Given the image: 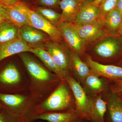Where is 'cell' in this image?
I'll return each instance as SVG.
<instances>
[{"instance_id":"cell-1","label":"cell","mask_w":122,"mask_h":122,"mask_svg":"<svg viewBox=\"0 0 122 122\" xmlns=\"http://www.w3.org/2000/svg\"><path fill=\"white\" fill-rule=\"evenodd\" d=\"M18 55L26 70L29 91L34 98L41 103L47 98L63 80L26 52Z\"/></svg>"},{"instance_id":"cell-2","label":"cell","mask_w":122,"mask_h":122,"mask_svg":"<svg viewBox=\"0 0 122 122\" xmlns=\"http://www.w3.org/2000/svg\"><path fill=\"white\" fill-rule=\"evenodd\" d=\"M0 103L2 109L20 122H32L39 114V103L29 91L19 94L0 93Z\"/></svg>"},{"instance_id":"cell-3","label":"cell","mask_w":122,"mask_h":122,"mask_svg":"<svg viewBox=\"0 0 122 122\" xmlns=\"http://www.w3.org/2000/svg\"><path fill=\"white\" fill-rule=\"evenodd\" d=\"M29 91V83L25 69H22L13 61L0 68V93H21Z\"/></svg>"},{"instance_id":"cell-4","label":"cell","mask_w":122,"mask_h":122,"mask_svg":"<svg viewBox=\"0 0 122 122\" xmlns=\"http://www.w3.org/2000/svg\"><path fill=\"white\" fill-rule=\"evenodd\" d=\"M70 89L66 80H62L47 98L39 103V114L72 110V99Z\"/></svg>"},{"instance_id":"cell-5","label":"cell","mask_w":122,"mask_h":122,"mask_svg":"<svg viewBox=\"0 0 122 122\" xmlns=\"http://www.w3.org/2000/svg\"><path fill=\"white\" fill-rule=\"evenodd\" d=\"M94 53L104 59H112L122 54V36L109 34L95 42Z\"/></svg>"},{"instance_id":"cell-6","label":"cell","mask_w":122,"mask_h":122,"mask_svg":"<svg viewBox=\"0 0 122 122\" xmlns=\"http://www.w3.org/2000/svg\"><path fill=\"white\" fill-rule=\"evenodd\" d=\"M20 4L28 16L29 25L48 34L53 41L62 42L63 38L58 28L43 17L37 11L32 9L25 2Z\"/></svg>"},{"instance_id":"cell-7","label":"cell","mask_w":122,"mask_h":122,"mask_svg":"<svg viewBox=\"0 0 122 122\" xmlns=\"http://www.w3.org/2000/svg\"><path fill=\"white\" fill-rule=\"evenodd\" d=\"M79 36L87 44L96 42L110 34L105 29L103 17L89 24L77 25L73 23Z\"/></svg>"},{"instance_id":"cell-8","label":"cell","mask_w":122,"mask_h":122,"mask_svg":"<svg viewBox=\"0 0 122 122\" xmlns=\"http://www.w3.org/2000/svg\"><path fill=\"white\" fill-rule=\"evenodd\" d=\"M65 80L74 96L76 103V111L82 118L91 121L90 101L83 88L70 74L66 76Z\"/></svg>"},{"instance_id":"cell-9","label":"cell","mask_w":122,"mask_h":122,"mask_svg":"<svg viewBox=\"0 0 122 122\" xmlns=\"http://www.w3.org/2000/svg\"><path fill=\"white\" fill-rule=\"evenodd\" d=\"M45 50L50 55L57 66L66 74H69L72 53L61 44V42L51 39L46 44Z\"/></svg>"},{"instance_id":"cell-10","label":"cell","mask_w":122,"mask_h":122,"mask_svg":"<svg viewBox=\"0 0 122 122\" xmlns=\"http://www.w3.org/2000/svg\"><path fill=\"white\" fill-rule=\"evenodd\" d=\"M19 37L30 48L44 49L47 43L52 39L46 33L28 25L19 28Z\"/></svg>"},{"instance_id":"cell-11","label":"cell","mask_w":122,"mask_h":122,"mask_svg":"<svg viewBox=\"0 0 122 122\" xmlns=\"http://www.w3.org/2000/svg\"><path fill=\"white\" fill-rule=\"evenodd\" d=\"M56 27L68 47L77 54H81L87 44L76 32L73 23L62 22Z\"/></svg>"},{"instance_id":"cell-12","label":"cell","mask_w":122,"mask_h":122,"mask_svg":"<svg viewBox=\"0 0 122 122\" xmlns=\"http://www.w3.org/2000/svg\"><path fill=\"white\" fill-rule=\"evenodd\" d=\"M86 62L93 73L113 80L122 79V67L113 65H105L93 61L90 57H87Z\"/></svg>"},{"instance_id":"cell-13","label":"cell","mask_w":122,"mask_h":122,"mask_svg":"<svg viewBox=\"0 0 122 122\" xmlns=\"http://www.w3.org/2000/svg\"><path fill=\"white\" fill-rule=\"evenodd\" d=\"M30 48L20 37L0 45V63L6 58L21 53L30 52Z\"/></svg>"},{"instance_id":"cell-14","label":"cell","mask_w":122,"mask_h":122,"mask_svg":"<svg viewBox=\"0 0 122 122\" xmlns=\"http://www.w3.org/2000/svg\"><path fill=\"white\" fill-rule=\"evenodd\" d=\"M101 17L99 6L89 2H85L82 4L76 20L72 23L77 25H85L93 22Z\"/></svg>"},{"instance_id":"cell-15","label":"cell","mask_w":122,"mask_h":122,"mask_svg":"<svg viewBox=\"0 0 122 122\" xmlns=\"http://www.w3.org/2000/svg\"><path fill=\"white\" fill-rule=\"evenodd\" d=\"M81 5V2L77 0H61L60 7L62 12L61 19L57 25L62 22L74 23L77 18Z\"/></svg>"},{"instance_id":"cell-16","label":"cell","mask_w":122,"mask_h":122,"mask_svg":"<svg viewBox=\"0 0 122 122\" xmlns=\"http://www.w3.org/2000/svg\"><path fill=\"white\" fill-rule=\"evenodd\" d=\"M30 52L33 54L38 57L46 68L51 72L56 75L62 80H65L66 77L68 74L62 71L57 66L50 55L46 50L40 48H30Z\"/></svg>"},{"instance_id":"cell-17","label":"cell","mask_w":122,"mask_h":122,"mask_svg":"<svg viewBox=\"0 0 122 122\" xmlns=\"http://www.w3.org/2000/svg\"><path fill=\"white\" fill-rule=\"evenodd\" d=\"M21 1V0H20ZM20 2L15 5L7 6V20L18 28L29 25L28 19Z\"/></svg>"},{"instance_id":"cell-18","label":"cell","mask_w":122,"mask_h":122,"mask_svg":"<svg viewBox=\"0 0 122 122\" xmlns=\"http://www.w3.org/2000/svg\"><path fill=\"white\" fill-rule=\"evenodd\" d=\"M80 118L77 112L72 110L39 114L36 117L35 120H46L48 122H70Z\"/></svg>"},{"instance_id":"cell-19","label":"cell","mask_w":122,"mask_h":122,"mask_svg":"<svg viewBox=\"0 0 122 122\" xmlns=\"http://www.w3.org/2000/svg\"><path fill=\"white\" fill-rule=\"evenodd\" d=\"M103 19L104 26L109 33L119 34L122 25V13L117 8L109 12Z\"/></svg>"},{"instance_id":"cell-20","label":"cell","mask_w":122,"mask_h":122,"mask_svg":"<svg viewBox=\"0 0 122 122\" xmlns=\"http://www.w3.org/2000/svg\"><path fill=\"white\" fill-rule=\"evenodd\" d=\"M89 101L91 122H105L104 118L107 109L106 103L101 96Z\"/></svg>"},{"instance_id":"cell-21","label":"cell","mask_w":122,"mask_h":122,"mask_svg":"<svg viewBox=\"0 0 122 122\" xmlns=\"http://www.w3.org/2000/svg\"><path fill=\"white\" fill-rule=\"evenodd\" d=\"M107 109L109 122H122V103L114 94L108 99Z\"/></svg>"},{"instance_id":"cell-22","label":"cell","mask_w":122,"mask_h":122,"mask_svg":"<svg viewBox=\"0 0 122 122\" xmlns=\"http://www.w3.org/2000/svg\"><path fill=\"white\" fill-rule=\"evenodd\" d=\"M71 69L73 70L79 78L83 81L92 72L87 64L82 61L78 55L74 52L71 54Z\"/></svg>"},{"instance_id":"cell-23","label":"cell","mask_w":122,"mask_h":122,"mask_svg":"<svg viewBox=\"0 0 122 122\" xmlns=\"http://www.w3.org/2000/svg\"><path fill=\"white\" fill-rule=\"evenodd\" d=\"M19 37V28L8 21L0 24V45Z\"/></svg>"},{"instance_id":"cell-24","label":"cell","mask_w":122,"mask_h":122,"mask_svg":"<svg viewBox=\"0 0 122 122\" xmlns=\"http://www.w3.org/2000/svg\"><path fill=\"white\" fill-rule=\"evenodd\" d=\"M34 10L55 26H57L59 24L61 18V13L52 9L43 7H36Z\"/></svg>"},{"instance_id":"cell-25","label":"cell","mask_w":122,"mask_h":122,"mask_svg":"<svg viewBox=\"0 0 122 122\" xmlns=\"http://www.w3.org/2000/svg\"><path fill=\"white\" fill-rule=\"evenodd\" d=\"M98 76L92 72L85 79V83L87 87L90 89L96 92L101 91L104 87L102 81Z\"/></svg>"},{"instance_id":"cell-26","label":"cell","mask_w":122,"mask_h":122,"mask_svg":"<svg viewBox=\"0 0 122 122\" xmlns=\"http://www.w3.org/2000/svg\"><path fill=\"white\" fill-rule=\"evenodd\" d=\"M118 0H104L99 7L102 17H104L109 12L116 8Z\"/></svg>"},{"instance_id":"cell-27","label":"cell","mask_w":122,"mask_h":122,"mask_svg":"<svg viewBox=\"0 0 122 122\" xmlns=\"http://www.w3.org/2000/svg\"><path fill=\"white\" fill-rule=\"evenodd\" d=\"M61 0H37L38 4L43 7L57 8L60 7Z\"/></svg>"},{"instance_id":"cell-28","label":"cell","mask_w":122,"mask_h":122,"mask_svg":"<svg viewBox=\"0 0 122 122\" xmlns=\"http://www.w3.org/2000/svg\"><path fill=\"white\" fill-rule=\"evenodd\" d=\"M0 122H20L3 109L0 110Z\"/></svg>"},{"instance_id":"cell-29","label":"cell","mask_w":122,"mask_h":122,"mask_svg":"<svg viewBox=\"0 0 122 122\" xmlns=\"http://www.w3.org/2000/svg\"><path fill=\"white\" fill-rule=\"evenodd\" d=\"M8 21L7 16V6L0 3V24Z\"/></svg>"},{"instance_id":"cell-30","label":"cell","mask_w":122,"mask_h":122,"mask_svg":"<svg viewBox=\"0 0 122 122\" xmlns=\"http://www.w3.org/2000/svg\"><path fill=\"white\" fill-rule=\"evenodd\" d=\"M114 93H122V79L117 81V82L113 87Z\"/></svg>"},{"instance_id":"cell-31","label":"cell","mask_w":122,"mask_h":122,"mask_svg":"<svg viewBox=\"0 0 122 122\" xmlns=\"http://www.w3.org/2000/svg\"><path fill=\"white\" fill-rule=\"evenodd\" d=\"M20 0H0V3L6 6L15 5L19 4Z\"/></svg>"},{"instance_id":"cell-32","label":"cell","mask_w":122,"mask_h":122,"mask_svg":"<svg viewBox=\"0 0 122 122\" xmlns=\"http://www.w3.org/2000/svg\"><path fill=\"white\" fill-rule=\"evenodd\" d=\"M103 0H92L89 3H91L97 6H99Z\"/></svg>"},{"instance_id":"cell-33","label":"cell","mask_w":122,"mask_h":122,"mask_svg":"<svg viewBox=\"0 0 122 122\" xmlns=\"http://www.w3.org/2000/svg\"><path fill=\"white\" fill-rule=\"evenodd\" d=\"M116 8H117L122 13V0H118Z\"/></svg>"},{"instance_id":"cell-34","label":"cell","mask_w":122,"mask_h":122,"mask_svg":"<svg viewBox=\"0 0 122 122\" xmlns=\"http://www.w3.org/2000/svg\"><path fill=\"white\" fill-rule=\"evenodd\" d=\"M79 2H81V4H82L85 2H90L92 0H77Z\"/></svg>"},{"instance_id":"cell-35","label":"cell","mask_w":122,"mask_h":122,"mask_svg":"<svg viewBox=\"0 0 122 122\" xmlns=\"http://www.w3.org/2000/svg\"><path fill=\"white\" fill-rule=\"evenodd\" d=\"M82 118H78L77 119H75V120H73L72 122H82L81 119Z\"/></svg>"},{"instance_id":"cell-36","label":"cell","mask_w":122,"mask_h":122,"mask_svg":"<svg viewBox=\"0 0 122 122\" xmlns=\"http://www.w3.org/2000/svg\"><path fill=\"white\" fill-rule=\"evenodd\" d=\"M119 34L122 36V25L121 28H120V30H119Z\"/></svg>"},{"instance_id":"cell-37","label":"cell","mask_w":122,"mask_h":122,"mask_svg":"<svg viewBox=\"0 0 122 122\" xmlns=\"http://www.w3.org/2000/svg\"><path fill=\"white\" fill-rule=\"evenodd\" d=\"M1 109H2V107H1V105L0 103V110H1Z\"/></svg>"},{"instance_id":"cell-38","label":"cell","mask_w":122,"mask_h":122,"mask_svg":"<svg viewBox=\"0 0 122 122\" xmlns=\"http://www.w3.org/2000/svg\"><path fill=\"white\" fill-rule=\"evenodd\" d=\"M120 65L122 66V61L121 62V63H120Z\"/></svg>"},{"instance_id":"cell-39","label":"cell","mask_w":122,"mask_h":122,"mask_svg":"<svg viewBox=\"0 0 122 122\" xmlns=\"http://www.w3.org/2000/svg\"><path fill=\"white\" fill-rule=\"evenodd\" d=\"M42 122V121H40V122Z\"/></svg>"},{"instance_id":"cell-40","label":"cell","mask_w":122,"mask_h":122,"mask_svg":"<svg viewBox=\"0 0 122 122\" xmlns=\"http://www.w3.org/2000/svg\"></svg>"}]
</instances>
